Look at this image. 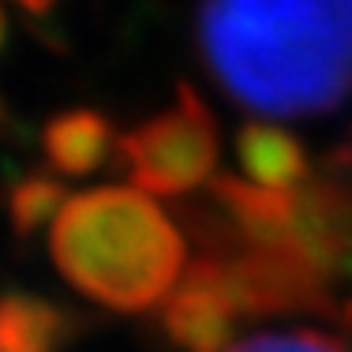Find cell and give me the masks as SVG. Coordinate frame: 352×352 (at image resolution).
Instances as JSON below:
<instances>
[{
  "instance_id": "1",
  "label": "cell",
  "mask_w": 352,
  "mask_h": 352,
  "mask_svg": "<svg viewBox=\"0 0 352 352\" xmlns=\"http://www.w3.org/2000/svg\"><path fill=\"white\" fill-rule=\"evenodd\" d=\"M199 49L251 113H330L352 94V0H203Z\"/></svg>"
},
{
  "instance_id": "2",
  "label": "cell",
  "mask_w": 352,
  "mask_h": 352,
  "mask_svg": "<svg viewBox=\"0 0 352 352\" xmlns=\"http://www.w3.org/2000/svg\"><path fill=\"white\" fill-rule=\"evenodd\" d=\"M49 255L87 300L139 315L176 292L188 248L154 195L139 188H94L64 203L49 229Z\"/></svg>"
},
{
  "instance_id": "3",
  "label": "cell",
  "mask_w": 352,
  "mask_h": 352,
  "mask_svg": "<svg viewBox=\"0 0 352 352\" xmlns=\"http://www.w3.org/2000/svg\"><path fill=\"white\" fill-rule=\"evenodd\" d=\"M116 157L124 162L131 184L146 195H188L206 180H217L221 135L210 105L180 87V98L169 109L120 135Z\"/></svg>"
},
{
  "instance_id": "4",
  "label": "cell",
  "mask_w": 352,
  "mask_h": 352,
  "mask_svg": "<svg viewBox=\"0 0 352 352\" xmlns=\"http://www.w3.org/2000/svg\"><path fill=\"white\" fill-rule=\"evenodd\" d=\"M240 322L244 315L225 289L214 255L199 258L162 304L165 338L184 352H229L240 341Z\"/></svg>"
},
{
  "instance_id": "5",
  "label": "cell",
  "mask_w": 352,
  "mask_h": 352,
  "mask_svg": "<svg viewBox=\"0 0 352 352\" xmlns=\"http://www.w3.org/2000/svg\"><path fill=\"white\" fill-rule=\"evenodd\" d=\"M236 165L240 180L270 195H296L304 191L311 176L307 146L289 128L274 120H251L236 135Z\"/></svg>"
},
{
  "instance_id": "6",
  "label": "cell",
  "mask_w": 352,
  "mask_h": 352,
  "mask_svg": "<svg viewBox=\"0 0 352 352\" xmlns=\"http://www.w3.org/2000/svg\"><path fill=\"white\" fill-rule=\"evenodd\" d=\"M113 124L94 109H68L56 113L41 131V150L45 162L53 165L60 176H87L98 165H105V157L116 150Z\"/></svg>"
},
{
  "instance_id": "7",
  "label": "cell",
  "mask_w": 352,
  "mask_h": 352,
  "mask_svg": "<svg viewBox=\"0 0 352 352\" xmlns=\"http://www.w3.org/2000/svg\"><path fill=\"white\" fill-rule=\"evenodd\" d=\"M72 318L56 304L30 292L0 296V352H60Z\"/></svg>"
},
{
  "instance_id": "8",
  "label": "cell",
  "mask_w": 352,
  "mask_h": 352,
  "mask_svg": "<svg viewBox=\"0 0 352 352\" xmlns=\"http://www.w3.org/2000/svg\"><path fill=\"white\" fill-rule=\"evenodd\" d=\"M68 199L72 195H64V184L53 180V176H23L12 188V199H8L15 232H19V236H30L41 225L53 229V221L60 217Z\"/></svg>"
},
{
  "instance_id": "9",
  "label": "cell",
  "mask_w": 352,
  "mask_h": 352,
  "mask_svg": "<svg viewBox=\"0 0 352 352\" xmlns=\"http://www.w3.org/2000/svg\"><path fill=\"white\" fill-rule=\"evenodd\" d=\"M229 352H352V349L341 338H333V333L296 326V330L248 333V338H240Z\"/></svg>"
},
{
  "instance_id": "10",
  "label": "cell",
  "mask_w": 352,
  "mask_h": 352,
  "mask_svg": "<svg viewBox=\"0 0 352 352\" xmlns=\"http://www.w3.org/2000/svg\"><path fill=\"white\" fill-rule=\"evenodd\" d=\"M4 30H8V23H4V8H0V45H4Z\"/></svg>"
}]
</instances>
